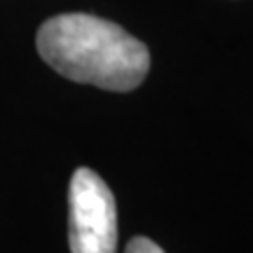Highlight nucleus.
Returning <instances> with one entry per match:
<instances>
[{
	"instance_id": "f257e3e1",
	"label": "nucleus",
	"mask_w": 253,
	"mask_h": 253,
	"mask_svg": "<svg viewBox=\"0 0 253 253\" xmlns=\"http://www.w3.org/2000/svg\"><path fill=\"white\" fill-rule=\"evenodd\" d=\"M38 54L59 75L108 91L136 89L150 71L148 47L108 19L66 12L47 19L36 36Z\"/></svg>"
},
{
	"instance_id": "f03ea898",
	"label": "nucleus",
	"mask_w": 253,
	"mask_h": 253,
	"mask_svg": "<svg viewBox=\"0 0 253 253\" xmlns=\"http://www.w3.org/2000/svg\"><path fill=\"white\" fill-rule=\"evenodd\" d=\"M71 253H118V204L96 171L75 169L68 188Z\"/></svg>"
},
{
	"instance_id": "7ed1b4c3",
	"label": "nucleus",
	"mask_w": 253,
	"mask_h": 253,
	"mask_svg": "<svg viewBox=\"0 0 253 253\" xmlns=\"http://www.w3.org/2000/svg\"><path fill=\"white\" fill-rule=\"evenodd\" d=\"M125 253H164V249L148 237H134V239H129Z\"/></svg>"
}]
</instances>
